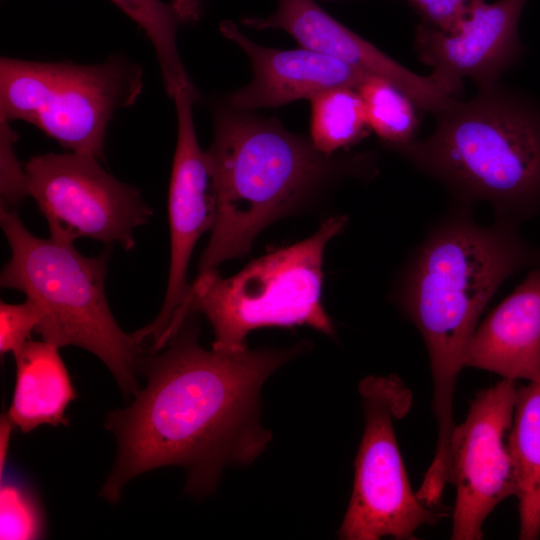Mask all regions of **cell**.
Masks as SVG:
<instances>
[{"instance_id": "obj_17", "label": "cell", "mask_w": 540, "mask_h": 540, "mask_svg": "<svg viewBox=\"0 0 540 540\" xmlns=\"http://www.w3.org/2000/svg\"><path fill=\"white\" fill-rule=\"evenodd\" d=\"M519 539L540 537V380L518 387L510 434Z\"/></svg>"}, {"instance_id": "obj_13", "label": "cell", "mask_w": 540, "mask_h": 540, "mask_svg": "<svg viewBox=\"0 0 540 540\" xmlns=\"http://www.w3.org/2000/svg\"><path fill=\"white\" fill-rule=\"evenodd\" d=\"M255 29H282L303 47L336 58L367 76L390 81L405 92L419 110L440 114L455 100L454 93L434 74H416L331 17L313 0H277L268 17H245Z\"/></svg>"}, {"instance_id": "obj_11", "label": "cell", "mask_w": 540, "mask_h": 540, "mask_svg": "<svg viewBox=\"0 0 540 540\" xmlns=\"http://www.w3.org/2000/svg\"><path fill=\"white\" fill-rule=\"evenodd\" d=\"M198 97L194 84L179 88L172 99L177 113V141L168 193L170 267L163 305L156 318L132 334L150 352L161 350L183 305L190 285L187 270L195 244L211 230L216 216V195L206 152L198 142L193 105Z\"/></svg>"}, {"instance_id": "obj_8", "label": "cell", "mask_w": 540, "mask_h": 540, "mask_svg": "<svg viewBox=\"0 0 540 540\" xmlns=\"http://www.w3.org/2000/svg\"><path fill=\"white\" fill-rule=\"evenodd\" d=\"M365 425L356 454L354 483L338 531L344 540L415 539L444 513L413 492L398 447L394 421L412 405V393L395 376H367L358 385Z\"/></svg>"}, {"instance_id": "obj_20", "label": "cell", "mask_w": 540, "mask_h": 540, "mask_svg": "<svg viewBox=\"0 0 540 540\" xmlns=\"http://www.w3.org/2000/svg\"><path fill=\"white\" fill-rule=\"evenodd\" d=\"M368 127L390 147L398 150L415 139L419 128L416 105L390 81L367 76L357 88Z\"/></svg>"}, {"instance_id": "obj_1", "label": "cell", "mask_w": 540, "mask_h": 540, "mask_svg": "<svg viewBox=\"0 0 540 540\" xmlns=\"http://www.w3.org/2000/svg\"><path fill=\"white\" fill-rule=\"evenodd\" d=\"M191 317L163 352L142 357L145 387L129 407L107 417L118 447L101 491L108 501H117L135 476L167 465L183 467L186 491L205 496L226 466L252 464L272 439L261 423V389L309 343L236 354L208 351L198 343Z\"/></svg>"}, {"instance_id": "obj_22", "label": "cell", "mask_w": 540, "mask_h": 540, "mask_svg": "<svg viewBox=\"0 0 540 540\" xmlns=\"http://www.w3.org/2000/svg\"><path fill=\"white\" fill-rule=\"evenodd\" d=\"M41 311L38 305L26 298L20 304L0 303V353L14 356L31 339L41 322Z\"/></svg>"}, {"instance_id": "obj_25", "label": "cell", "mask_w": 540, "mask_h": 540, "mask_svg": "<svg viewBox=\"0 0 540 540\" xmlns=\"http://www.w3.org/2000/svg\"><path fill=\"white\" fill-rule=\"evenodd\" d=\"M181 22L192 24L197 22L202 13V0H171Z\"/></svg>"}, {"instance_id": "obj_9", "label": "cell", "mask_w": 540, "mask_h": 540, "mask_svg": "<svg viewBox=\"0 0 540 540\" xmlns=\"http://www.w3.org/2000/svg\"><path fill=\"white\" fill-rule=\"evenodd\" d=\"M24 170L28 196L54 240L73 243L87 237L129 251L135 228L152 216L140 190L109 174L93 156L47 153L32 157Z\"/></svg>"}, {"instance_id": "obj_12", "label": "cell", "mask_w": 540, "mask_h": 540, "mask_svg": "<svg viewBox=\"0 0 540 540\" xmlns=\"http://www.w3.org/2000/svg\"><path fill=\"white\" fill-rule=\"evenodd\" d=\"M527 0H479L452 33L421 24L415 32L420 60L456 95L462 79L495 83L522 56L518 25Z\"/></svg>"}, {"instance_id": "obj_18", "label": "cell", "mask_w": 540, "mask_h": 540, "mask_svg": "<svg viewBox=\"0 0 540 540\" xmlns=\"http://www.w3.org/2000/svg\"><path fill=\"white\" fill-rule=\"evenodd\" d=\"M310 101L311 142L327 156L356 143L369 128L363 101L355 88L329 89Z\"/></svg>"}, {"instance_id": "obj_21", "label": "cell", "mask_w": 540, "mask_h": 540, "mask_svg": "<svg viewBox=\"0 0 540 540\" xmlns=\"http://www.w3.org/2000/svg\"><path fill=\"white\" fill-rule=\"evenodd\" d=\"M44 515L36 496L25 486L5 481L0 488V539H38Z\"/></svg>"}, {"instance_id": "obj_26", "label": "cell", "mask_w": 540, "mask_h": 540, "mask_svg": "<svg viewBox=\"0 0 540 540\" xmlns=\"http://www.w3.org/2000/svg\"><path fill=\"white\" fill-rule=\"evenodd\" d=\"M13 423L7 414L2 415L0 423V471L3 472V466L7 457L8 443L10 440L11 428Z\"/></svg>"}, {"instance_id": "obj_6", "label": "cell", "mask_w": 540, "mask_h": 540, "mask_svg": "<svg viewBox=\"0 0 540 540\" xmlns=\"http://www.w3.org/2000/svg\"><path fill=\"white\" fill-rule=\"evenodd\" d=\"M347 221L330 217L310 237L251 261L234 276L224 278L218 269L199 272L168 337L195 313L207 318L215 336L212 349L224 354L248 350V334L264 327L306 325L334 336L321 303L322 265L327 243Z\"/></svg>"}, {"instance_id": "obj_19", "label": "cell", "mask_w": 540, "mask_h": 540, "mask_svg": "<svg viewBox=\"0 0 540 540\" xmlns=\"http://www.w3.org/2000/svg\"><path fill=\"white\" fill-rule=\"evenodd\" d=\"M140 28L151 41L160 66L167 94L192 83L177 47L181 19L172 5L161 0H111Z\"/></svg>"}, {"instance_id": "obj_2", "label": "cell", "mask_w": 540, "mask_h": 540, "mask_svg": "<svg viewBox=\"0 0 540 540\" xmlns=\"http://www.w3.org/2000/svg\"><path fill=\"white\" fill-rule=\"evenodd\" d=\"M538 261L540 250L511 221L484 227L463 217L441 224L418 251L402 306L428 351L439 440L455 428L456 382L481 313L509 276Z\"/></svg>"}, {"instance_id": "obj_23", "label": "cell", "mask_w": 540, "mask_h": 540, "mask_svg": "<svg viewBox=\"0 0 540 540\" xmlns=\"http://www.w3.org/2000/svg\"><path fill=\"white\" fill-rule=\"evenodd\" d=\"M0 208L15 210L24 197L28 196L26 176L14 153V143L17 139L10 122L0 121Z\"/></svg>"}, {"instance_id": "obj_16", "label": "cell", "mask_w": 540, "mask_h": 540, "mask_svg": "<svg viewBox=\"0 0 540 540\" xmlns=\"http://www.w3.org/2000/svg\"><path fill=\"white\" fill-rule=\"evenodd\" d=\"M58 349L30 339L14 356L16 381L7 415L24 433L68 423L65 411L76 394Z\"/></svg>"}, {"instance_id": "obj_5", "label": "cell", "mask_w": 540, "mask_h": 540, "mask_svg": "<svg viewBox=\"0 0 540 540\" xmlns=\"http://www.w3.org/2000/svg\"><path fill=\"white\" fill-rule=\"evenodd\" d=\"M0 223L11 250L1 287L22 291L38 305L42 317L36 332L44 341L91 352L122 392L134 396L144 350L119 327L108 305L104 281L109 251L85 257L73 243L34 236L16 210L0 208Z\"/></svg>"}, {"instance_id": "obj_7", "label": "cell", "mask_w": 540, "mask_h": 540, "mask_svg": "<svg viewBox=\"0 0 540 540\" xmlns=\"http://www.w3.org/2000/svg\"><path fill=\"white\" fill-rule=\"evenodd\" d=\"M143 88L139 65L113 56L92 65L0 61V121H25L70 152L102 158L108 124Z\"/></svg>"}, {"instance_id": "obj_15", "label": "cell", "mask_w": 540, "mask_h": 540, "mask_svg": "<svg viewBox=\"0 0 540 540\" xmlns=\"http://www.w3.org/2000/svg\"><path fill=\"white\" fill-rule=\"evenodd\" d=\"M465 367L503 379L540 380V269L523 282L477 326Z\"/></svg>"}, {"instance_id": "obj_10", "label": "cell", "mask_w": 540, "mask_h": 540, "mask_svg": "<svg viewBox=\"0 0 540 540\" xmlns=\"http://www.w3.org/2000/svg\"><path fill=\"white\" fill-rule=\"evenodd\" d=\"M516 381L502 379L481 390L451 438L449 483L456 490L452 540H479L486 518L516 495L510 434L517 398Z\"/></svg>"}, {"instance_id": "obj_4", "label": "cell", "mask_w": 540, "mask_h": 540, "mask_svg": "<svg viewBox=\"0 0 540 540\" xmlns=\"http://www.w3.org/2000/svg\"><path fill=\"white\" fill-rule=\"evenodd\" d=\"M433 133L398 151L468 199L513 218L540 210V106L497 82L436 115Z\"/></svg>"}, {"instance_id": "obj_3", "label": "cell", "mask_w": 540, "mask_h": 540, "mask_svg": "<svg viewBox=\"0 0 540 540\" xmlns=\"http://www.w3.org/2000/svg\"><path fill=\"white\" fill-rule=\"evenodd\" d=\"M206 154L216 216L199 272L247 255L263 229L294 211L340 168L311 140L278 121L225 102L214 110L213 141Z\"/></svg>"}, {"instance_id": "obj_24", "label": "cell", "mask_w": 540, "mask_h": 540, "mask_svg": "<svg viewBox=\"0 0 540 540\" xmlns=\"http://www.w3.org/2000/svg\"><path fill=\"white\" fill-rule=\"evenodd\" d=\"M424 24L452 33L470 14L479 0H408Z\"/></svg>"}, {"instance_id": "obj_14", "label": "cell", "mask_w": 540, "mask_h": 540, "mask_svg": "<svg viewBox=\"0 0 540 540\" xmlns=\"http://www.w3.org/2000/svg\"><path fill=\"white\" fill-rule=\"evenodd\" d=\"M220 31L241 47L253 69L252 81L225 101L235 109L273 108L299 99L311 100L333 88L357 89L367 77L344 62L310 48L281 50L260 46L231 21H223Z\"/></svg>"}]
</instances>
